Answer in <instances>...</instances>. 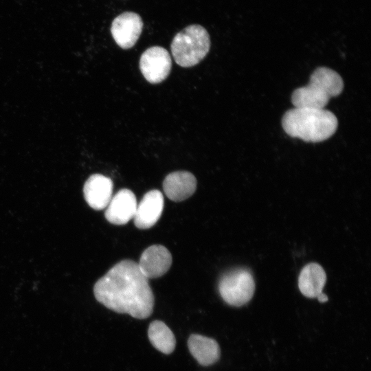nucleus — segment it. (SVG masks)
Here are the masks:
<instances>
[{"label": "nucleus", "instance_id": "nucleus-13", "mask_svg": "<svg viewBox=\"0 0 371 371\" xmlns=\"http://www.w3.org/2000/svg\"><path fill=\"white\" fill-rule=\"evenodd\" d=\"M188 346L192 355L202 366L212 365L220 357V348L214 339L192 334L188 339Z\"/></svg>", "mask_w": 371, "mask_h": 371}, {"label": "nucleus", "instance_id": "nucleus-5", "mask_svg": "<svg viewBox=\"0 0 371 371\" xmlns=\"http://www.w3.org/2000/svg\"><path fill=\"white\" fill-rule=\"evenodd\" d=\"M255 283L251 273L245 269H235L224 273L218 282V291L229 305L241 306L253 297Z\"/></svg>", "mask_w": 371, "mask_h": 371}, {"label": "nucleus", "instance_id": "nucleus-16", "mask_svg": "<svg viewBox=\"0 0 371 371\" xmlns=\"http://www.w3.org/2000/svg\"><path fill=\"white\" fill-rule=\"evenodd\" d=\"M317 297L319 302L322 303L325 302L328 300V297L322 293H321Z\"/></svg>", "mask_w": 371, "mask_h": 371}, {"label": "nucleus", "instance_id": "nucleus-15", "mask_svg": "<svg viewBox=\"0 0 371 371\" xmlns=\"http://www.w3.org/2000/svg\"><path fill=\"white\" fill-rule=\"evenodd\" d=\"M148 336L151 344L164 354H170L175 348L176 340L173 333L161 321L155 320L150 324Z\"/></svg>", "mask_w": 371, "mask_h": 371}, {"label": "nucleus", "instance_id": "nucleus-14", "mask_svg": "<svg viewBox=\"0 0 371 371\" xmlns=\"http://www.w3.org/2000/svg\"><path fill=\"white\" fill-rule=\"evenodd\" d=\"M326 280L324 269L317 263H309L300 272L298 286L304 296L314 298L322 293Z\"/></svg>", "mask_w": 371, "mask_h": 371}, {"label": "nucleus", "instance_id": "nucleus-8", "mask_svg": "<svg viewBox=\"0 0 371 371\" xmlns=\"http://www.w3.org/2000/svg\"><path fill=\"white\" fill-rule=\"evenodd\" d=\"M172 261V255L166 247L153 245L143 251L137 264L142 274L148 279L164 275L170 268Z\"/></svg>", "mask_w": 371, "mask_h": 371}, {"label": "nucleus", "instance_id": "nucleus-3", "mask_svg": "<svg viewBox=\"0 0 371 371\" xmlns=\"http://www.w3.org/2000/svg\"><path fill=\"white\" fill-rule=\"evenodd\" d=\"M343 89V79L337 72L328 67H318L311 74L308 84L293 92L291 102L295 107L324 109Z\"/></svg>", "mask_w": 371, "mask_h": 371}, {"label": "nucleus", "instance_id": "nucleus-2", "mask_svg": "<svg viewBox=\"0 0 371 371\" xmlns=\"http://www.w3.org/2000/svg\"><path fill=\"white\" fill-rule=\"evenodd\" d=\"M282 125L292 137L320 142L335 133L338 121L333 113L324 109L294 107L284 113Z\"/></svg>", "mask_w": 371, "mask_h": 371}, {"label": "nucleus", "instance_id": "nucleus-6", "mask_svg": "<svg viewBox=\"0 0 371 371\" xmlns=\"http://www.w3.org/2000/svg\"><path fill=\"white\" fill-rule=\"evenodd\" d=\"M172 60L168 51L160 46L147 49L139 60L140 71L145 79L152 84L164 81L169 75Z\"/></svg>", "mask_w": 371, "mask_h": 371}, {"label": "nucleus", "instance_id": "nucleus-11", "mask_svg": "<svg viewBox=\"0 0 371 371\" xmlns=\"http://www.w3.org/2000/svg\"><path fill=\"white\" fill-rule=\"evenodd\" d=\"M112 180L100 174L91 175L86 181L83 192L88 205L95 210L106 207L112 198Z\"/></svg>", "mask_w": 371, "mask_h": 371}, {"label": "nucleus", "instance_id": "nucleus-4", "mask_svg": "<svg viewBox=\"0 0 371 371\" xmlns=\"http://www.w3.org/2000/svg\"><path fill=\"white\" fill-rule=\"evenodd\" d=\"M210 38L207 31L200 25H191L177 33L171 43L175 62L183 67L198 64L207 54Z\"/></svg>", "mask_w": 371, "mask_h": 371}, {"label": "nucleus", "instance_id": "nucleus-10", "mask_svg": "<svg viewBox=\"0 0 371 371\" xmlns=\"http://www.w3.org/2000/svg\"><path fill=\"white\" fill-rule=\"evenodd\" d=\"M164 196L158 190L146 192L137 205L133 217L134 224L139 229L152 227L159 219L164 210Z\"/></svg>", "mask_w": 371, "mask_h": 371}, {"label": "nucleus", "instance_id": "nucleus-1", "mask_svg": "<svg viewBox=\"0 0 371 371\" xmlns=\"http://www.w3.org/2000/svg\"><path fill=\"white\" fill-rule=\"evenodd\" d=\"M95 299L109 309L145 319L153 313L154 295L138 264L123 260L115 265L94 285Z\"/></svg>", "mask_w": 371, "mask_h": 371}, {"label": "nucleus", "instance_id": "nucleus-12", "mask_svg": "<svg viewBox=\"0 0 371 371\" xmlns=\"http://www.w3.org/2000/svg\"><path fill=\"white\" fill-rule=\"evenodd\" d=\"M196 188V179L190 172L176 171L168 174L163 182L165 194L170 200L179 202L190 197Z\"/></svg>", "mask_w": 371, "mask_h": 371}, {"label": "nucleus", "instance_id": "nucleus-7", "mask_svg": "<svg viewBox=\"0 0 371 371\" xmlns=\"http://www.w3.org/2000/svg\"><path fill=\"white\" fill-rule=\"evenodd\" d=\"M143 28L141 16L133 12H125L118 15L112 22L111 32L115 43L122 49L135 45Z\"/></svg>", "mask_w": 371, "mask_h": 371}, {"label": "nucleus", "instance_id": "nucleus-9", "mask_svg": "<svg viewBox=\"0 0 371 371\" xmlns=\"http://www.w3.org/2000/svg\"><path fill=\"white\" fill-rule=\"evenodd\" d=\"M137 199L129 189L120 190L112 196L104 212L106 219L117 225L126 224L133 218L137 209Z\"/></svg>", "mask_w": 371, "mask_h": 371}]
</instances>
